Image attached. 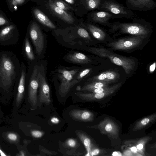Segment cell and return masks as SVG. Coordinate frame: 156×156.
<instances>
[{"mask_svg": "<svg viewBox=\"0 0 156 156\" xmlns=\"http://www.w3.org/2000/svg\"><path fill=\"white\" fill-rule=\"evenodd\" d=\"M131 22L115 21L109 27L110 32L117 34H128L147 37L152 31L151 24L145 20L134 17Z\"/></svg>", "mask_w": 156, "mask_h": 156, "instance_id": "cell-1", "label": "cell"}, {"mask_svg": "<svg viewBox=\"0 0 156 156\" xmlns=\"http://www.w3.org/2000/svg\"><path fill=\"white\" fill-rule=\"evenodd\" d=\"M88 50L99 56L109 58L112 62L122 66L127 74H129L135 66V61L132 58L114 53L103 48L90 47Z\"/></svg>", "mask_w": 156, "mask_h": 156, "instance_id": "cell-2", "label": "cell"}, {"mask_svg": "<svg viewBox=\"0 0 156 156\" xmlns=\"http://www.w3.org/2000/svg\"><path fill=\"white\" fill-rule=\"evenodd\" d=\"M97 10L111 13L115 18L132 19L136 16L132 10L128 9L115 0H106L102 2Z\"/></svg>", "mask_w": 156, "mask_h": 156, "instance_id": "cell-3", "label": "cell"}, {"mask_svg": "<svg viewBox=\"0 0 156 156\" xmlns=\"http://www.w3.org/2000/svg\"><path fill=\"white\" fill-rule=\"evenodd\" d=\"M79 71V69L68 70L60 69L58 71V77L61 80L59 88V94L62 96H65L70 89L80 81L73 78V76Z\"/></svg>", "mask_w": 156, "mask_h": 156, "instance_id": "cell-4", "label": "cell"}, {"mask_svg": "<svg viewBox=\"0 0 156 156\" xmlns=\"http://www.w3.org/2000/svg\"><path fill=\"white\" fill-rule=\"evenodd\" d=\"M147 37L133 36L122 38L109 43L108 46L115 50H129L139 46Z\"/></svg>", "mask_w": 156, "mask_h": 156, "instance_id": "cell-5", "label": "cell"}, {"mask_svg": "<svg viewBox=\"0 0 156 156\" xmlns=\"http://www.w3.org/2000/svg\"><path fill=\"white\" fill-rule=\"evenodd\" d=\"M0 63V82L4 86L10 85L14 74V66L11 59L3 55Z\"/></svg>", "mask_w": 156, "mask_h": 156, "instance_id": "cell-6", "label": "cell"}, {"mask_svg": "<svg viewBox=\"0 0 156 156\" xmlns=\"http://www.w3.org/2000/svg\"><path fill=\"white\" fill-rule=\"evenodd\" d=\"M98 129L100 133L106 135L113 139H117L119 132L118 125L112 119L106 118L100 122L99 123L93 126Z\"/></svg>", "mask_w": 156, "mask_h": 156, "instance_id": "cell-7", "label": "cell"}, {"mask_svg": "<svg viewBox=\"0 0 156 156\" xmlns=\"http://www.w3.org/2000/svg\"><path fill=\"white\" fill-rule=\"evenodd\" d=\"M29 33L36 52L40 55L44 47V37L40 27L35 22H32L30 24Z\"/></svg>", "mask_w": 156, "mask_h": 156, "instance_id": "cell-8", "label": "cell"}, {"mask_svg": "<svg viewBox=\"0 0 156 156\" xmlns=\"http://www.w3.org/2000/svg\"><path fill=\"white\" fill-rule=\"evenodd\" d=\"M38 70V66L35 65L34 68L29 85L28 101L33 108L35 107L37 102V93L39 87L37 79Z\"/></svg>", "mask_w": 156, "mask_h": 156, "instance_id": "cell-9", "label": "cell"}, {"mask_svg": "<svg viewBox=\"0 0 156 156\" xmlns=\"http://www.w3.org/2000/svg\"><path fill=\"white\" fill-rule=\"evenodd\" d=\"M122 83L111 86L108 90L103 92L84 93L78 92L76 94L81 100L87 101H95L104 98L115 93L121 86Z\"/></svg>", "mask_w": 156, "mask_h": 156, "instance_id": "cell-10", "label": "cell"}, {"mask_svg": "<svg viewBox=\"0 0 156 156\" xmlns=\"http://www.w3.org/2000/svg\"><path fill=\"white\" fill-rule=\"evenodd\" d=\"M126 7L131 10L147 11L156 7L154 0H125Z\"/></svg>", "mask_w": 156, "mask_h": 156, "instance_id": "cell-11", "label": "cell"}, {"mask_svg": "<svg viewBox=\"0 0 156 156\" xmlns=\"http://www.w3.org/2000/svg\"><path fill=\"white\" fill-rule=\"evenodd\" d=\"M38 70L37 79L39 87V100L40 102L49 105L51 100L50 97V89L47 83L44 73Z\"/></svg>", "mask_w": 156, "mask_h": 156, "instance_id": "cell-12", "label": "cell"}, {"mask_svg": "<svg viewBox=\"0 0 156 156\" xmlns=\"http://www.w3.org/2000/svg\"><path fill=\"white\" fill-rule=\"evenodd\" d=\"M90 20L109 27L111 23L109 22L111 19L115 18L112 13L100 10H93L89 14Z\"/></svg>", "mask_w": 156, "mask_h": 156, "instance_id": "cell-13", "label": "cell"}, {"mask_svg": "<svg viewBox=\"0 0 156 156\" xmlns=\"http://www.w3.org/2000/svg\"><path fill=\"white\" fill-rule=\"evenodd\" d=\"M48 5L50 11L64 22L69 24H72L74 22V19L72 16L65 10L56 6L51 0H48Z\"/></svg>", "mask_w": 156, "mask_h": 156, "instance_id": "cell-14", "label": "cell"}, {"mask_svg": "<svg viewBox=\"0 0 156 156\" xmlns=\"http://www.w3.org/2000/svg\"><path fill=\"white\" fill-rule=\"evenodd\" d=\"M152 139L150 136H145L138 139L126 140L124 142V144L128 146H135L139 153L142 156H145V145Z\"/></svg>", "mask_w": 156, "mask_h": 156, "instance_id": "cell-15", "label": "cell"}, {"mask_svg": "<svg viewBox=\"0 0 156 156\" xmlns=\"http://www.w3.org/2000/svg\"><path fill=\"white\" fill-rule=\"evenodd\" d=\"M119 74L117 73L111 71L102 72L93 77L92 80L109 84L117 80L119 78Z\"/></svg>", "mask_w": 156, "mask_h": 156, "instance_id": "cell-16", "label": "cell"}, {"mask_svg": "<svg viewBox=\"0 0 156 156\" xmlns=\"http://www.w3.org/2000/svg\"><path fill=\"white\" fill-rule=\"evenodd\" d=\"M71 116L74 119L84 122H90L94 120V114L86 110L75 109L70 112Z\"/></svg>", "mask_w": 156, "mask_h": 156, "instance_id": "cell-17", "label": "cell"}, {"mask_svg": "<svg viewBox=\"0 0 156 156\" xmlns=\"http://www.w3.org/2000/svg\"><path fill=\"white\" fill-rule=\"evenodd\" d=\"M156 119V113L151 114L137 121L133 129V132L142 129L153 123Z\"/></svg>", "mask_w": 156, "mask_h": 156, "instance_id": "cell-18", "label": "cell"}, {"mask_svg": "<svg viewBox=\"0 0 156 156\" xmlns=\"http://www.w3.org/2000/svg\"><path fill=\"white\" fill-rule=\"evenodd\" d=\"M33 13L35 17L42 24L51 29H55L56 28L55 26L40 10L35 8L33 10Z\"/></svg>", "mask_w": 156, "mask_h": 156, "instance_id": "cell-19", "label": "cell"}, {"mask_svg": "<svg viewBox=\"0 0 156 156\" xmlns=\"http://www.w3.org/2000/svg\"><path fill=\"white\" fill-rule=\"evenodd\" d=\"M86 27L93 36L100 41L104 40L107 36L105 32L101 28L92 23H88Z\"/></svg>", "mask_w": 156, "mask_h": 156, "instance_id": "cell-20", "label": "cell"}, {"mask_svg": "<svg viewBox=\"0 0 156 156\" xmlns=\"http://www.w3.org/2000/svg\"><path fill=\"white\" fill-rule=\"evenodd\" d=\"M67 58L71 62L76 63L87 64L91 61L90 59L85 55L79 52L70 54Z\"/></svg>", "mask_w": 156, "mask_h": 156, "instance_id": "cell-21", "label": "cell"}, {"mask_svg": "<svg viewBox=\"0 0 156 156\" xmlns=\"http://www.w3.org/2000/svg\"><path fill=\"white\" fill-rule=\"evenodd\" d=\"M25 72L24 70H22L19 81L18 92L16 98V103L17 106H18L20 104L23 98L25 90Z\"/></svg>", "mask_w": 156, "mask_h": 156, "instance_id": "cell-22", "label": "cell"}, {"mask_svg": "<svg viewBox=\"0 0 156 156\" xmlns=\"http://www.w3.org/2000/svg\"><path fill=\"white\" fill-rule=\"evenodd\" d=\"M3 26L0 30V41L9 39L16 28V25L13 23Z\"/></svg>", "mask_w": 156, "mask_h": 156, "instance_id": "cell-23", "label": "cell"}, {"mask_svg": "<svg viewBox=\"0 0 156 156\" xmlns=\"http://www.w3.org/2000/svg\"><path fill=\"white\" fill-rule=\"evenodd\" d=\"M109 84L103 82L94 81L83 86L81 88V90H83L90 91V90L94 89L108 87Z\"/></svg>", "mask_w": 156, "mask_h": 156, "instance_id": "cell-24", "label": "cell"}, {"mask_svg": "<svg viewBox=\"0 0 156 156\" xmlns=\"http://www.w3.org/2000/svg\"><path fill=\"white\" fill-rule=\"evenodd\" d=\"M77 135L84 144L87 152L90 154L92 148V144L90 139L85 134L81 132H78Z\"/></svg>", "mask_w": 156, "mask_h": 156, "instance_id": "cell-25", "label": "cell"}, {"mask_svg": "<svg viewBox=\"0 0 156 156\" xmlns=\"http://www.w3.org/2000/svg\"><path fill=\"white\" fill-rule=\"evenodd\" d=\"M86 8L89 10H97L100 6L101 0H85Z\"/></svg>", "mask_w": 156, "mask_h": 156, "instance_id": "cell-26", "label": "cell"}, {"mask_svg": "<svg viewBox=\"0 0 156 156\" xmlns=\"http://www.w3.org/2000/svg\"><path fill=\"white\" fill-rule=\"evenodd\" d=\"M25 0H6L8 7L12 12L17 9L19 6L22 5Z\"/></svg>", "mask_w": 156, "mask_h": 156, "instance_id": "cell-27", "label": "cell"}, {"mask_svg": "<svg viewBox=\"0 0 156 156\" xmlns=\"http://www.w3.org/2000/svg\"><path fill=\"white\" fill-rule=\"evenodd\" d=\"M25 48L27 58L30 60H33L34 58V55L31 46L27 38H26L25 41Z\"/></svg>", "mask_w": 156, "mask_h": 156, "instance_id": "cell-28", "label": "cell"}, {"mask_svg": "<svg viewBox=\"0 0 156 156\" xmlns=\"http://www.w3.org/2000/svg\"><path fill=\"white\" fill-rule=\"evenodd\" d=\"M56 6L65 10H74L73 9L67 4L61 0H51Z\"/></svg>", "mask_w": 156, "mask_h": 156, "instance_id": "cell-29", "label": "cell"}, {"mask_svg": "<svg viewBox=\"0 0 156 156\" xmlns=\"http://www.w3.org/2000/svg\"><path fill=\"white\" fill-rule=\"evenodd\" d=\"M13 23L0 9V27Z\"/></svg>", "mask_w": 156, "mask_h": 156, "instance_id": "cell-30", "label": "cell"}, {"mask_svg": "<svg viewBox=\"0 0 156 156\" xmlns=\"http://www.w3.org/2000/svg\"><path fill=\"white\" fill-rule=\"evenodd\" d=\"M77 33L80 37L86 39H90V37L87 31L85 29L80 28L77 30Z\"/></svg>", "mask_w": 156, "mask_h": 156, "instance_id": "cell-31", "label": "cell"}, {"mask_svg": "<svg viewBox=\"0 0 156 156\" xmlns=\"http://www.w3.org/2000/svg\"><path fill=\"white\" fill-rule=\"evenodd\" d=\"M103 150L97 148H92L90 153L91 156L100 155L102 154Z\"/></svg>", "mask_w": 156, "mask_h": 156, "instance_id": "cell-32", "label": "cell"}, {"mask_svg": "<svg viewBox=\"0 0 156 156\" xmlns=\"http://www.w3.org/2000/svg\"><path fill=\"white\" fill-rule=\"evenodd\" d=\"M91 68H87L84 69L80 72L77 77V80L81 79L84 76L88 74L91 70Z\"/></svg>", "mask_w": 156, "mask_h": 156, "instance_id": "cell-33", "label": "cell"}, {"mask_svg": "<svg viewBox=\"0 0 156 156\" xmlns=\"http://www.w3.org/2000/svg\"><path fill=\"white\" fill-rule=\"evenodd\" d=\"M32 135L34 137L36 138H39L41 137L44 135V133L41 131L34 130L31 132Z\"/></svg>", "mask_w": 156, "mask_h": 156, "instance_id": "cell-34", "label": "cell"}, {"mask_svg": "<svg viewBox=\"0 0 156 156\" xmlns=\"http://www.w3.org/2000/svg\"><path fill=\"white\" fill-rule=\"evenodd\" d=\"M111 86H108L107 87L94 89L90 90V92L91 93H95L103 92L111 88Z\"/></svg>", "mask_w": 156, "mask_h": 156, "instance_id": "cell-35", "label": "cell"}, {"mask_svg": "<svg viewBox=\"0 0 156 156\" xmlns=\"http://www.w3.org/2000/svg\"><path fill=\"white\" fill-rule=\"evenodd\" d=\"M67 145L71 147H74L76 145V142L75 140L70 138L68 139L66 142Z\"/></svg>", "mask_w": 156, "mask_h": 156, "instance_id": "cell-36", "label": "cell"}, {"mask_svg": "<svg viewBox=\"0 0 156 156\" xmlns=\"http://www.w3.org/2000/svg\"><path fill=\"white\" fill-rule=\"evenodd\" d=\"M8 138L12 141H16L18 138L17 135L14 133H10L8 134L7 135Z\"/></svg>", "mask_w": 156, "mask_h": 156, "instance_id": "cell-37", "label": "cell"}, {"mask_svg": "<svg viewBox=\"0 0 156 156\" xmlns=\"http://www.w3.org/2000/svg\"><path fill=\"white\" fill-rule=\"evenodd\" d=\"M128 146H130L129 147H128V148L130 150L133 154L134 156H142L138 153L137 148L135 146L131 145Z\"/></svg>", "mask_w": 156, "mask_h": 156, "instance_id": "cell-38", "label": "cell"}, {"mask_svg": "<svg viewBox=\"0 0 156 156\" xmlns=\"http://www.w3.org/2000/svg\"><path fill=\"white\" fill-rule=\"evenodd\" d=\"M123 155L133 156H134V155L130 150L128 148L124 151Z\"/></svg>", "mask_w": 156, "mask_h": 156, "instance_id": "cell-39", "label": "cell"}, {"mask_svg": "<svg viewBox=\"0 0 156 156\" xmlns=\"http://www.w3.org/2000/svg\"><path fill=\"white\" fill-rule=\"evenodd\" d=\"M51 122L54 124H57L59 122V119L56 117H52L51 119Z\"/></svg>", "mask_w": 156, "mask_h": 156, "instance_id": "cell-40", "label": "cell"}, {"mask_svg": "<svg viewBox=\"0 0 156 156\" xmlns=\"http://www.w3.org/2000/svg\"><path fill=\"white\" fill-rule=\"evenodd\" d=\"M112 155L113 156H121L122 154L120 152H114L113 153Z\"/></svg>", "mask_w": 156, "mask_h": 156, "instance_id": "cell-41", "label": "cell"}, {"mask_svg": "<svg viewBox=\"0 0 156 156\" xmlns=\"http://www.w3.org/2000/svg\"><path fill=\"white\" fill-rule=\"evenodd\" d=\"M155 64L154 65L152 64V65H151L150 67V72H152L154 70L155 68Z\"/></svg>", "mask_w": 156, "mask_h": 156, "instance_id": "cell-42", "label": "cell"}, {"mask_svg": "<svg viewBox=\"0 0 156 156\" xmlns=\"http://www.w3.org/2000/svg\"><path fill=\"white\" fill-rule=\"evenodd\" d=\"M0 155L2 156H7L6 155L1 149L0 147Z\"/></svg>", "mask_w": 156, "mask_h": 156, "instance_id": "cell-43", "label": "cell"}, {"mask_svg": "<svg viewBox=\"0 0 156 156\" xmlns=\"http://www.w3.org/2000/svg\"><path fill=\"white\" fill-rule=\"evenodd\" d=\"M67 2L71 4H73L74 3V0H65Z\"/></svg>", "mask_w": 156, "mask_h": 156, "instance_id": "cell-44", "label": "cell"}, {"mask_svg": "<svg viewBox=\"0 0 156 156\" xmlns=\"http://www.w3.org/2000/svg\"><path fill=\"white\" fill-rule=\"evenodd\" d=\"M101 0V2H102L105 1V0Z\"/></svg>", "mask_w": 156, "mask_h": 156, "instance_id": "cell-45", "label": "cell"}, {"mask_svg": "<svg viewBox=\"0 0 156 156\" xmlns=\"http://www.w3.org/2000/svg\"></svg>", "mask_w": 156, "mask_h": 156, "instance_id": "cell-46", "label": "cell"}]
</instances>
